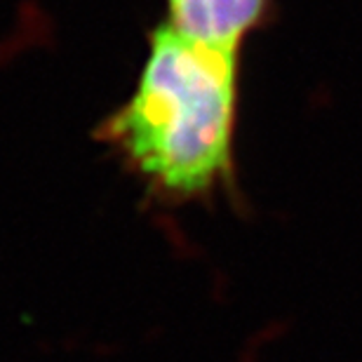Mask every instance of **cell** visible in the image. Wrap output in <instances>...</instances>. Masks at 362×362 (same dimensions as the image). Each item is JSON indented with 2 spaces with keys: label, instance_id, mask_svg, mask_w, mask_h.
<instances>
[{
  "label": "cell",
  "instance_id": "obj_2",
  "mask_svg": "<svg viewBox=\"0 0 362 362\" xmlns=\"http://www.w3.org/2000/svg\"><path fill=\"white\" fill-rule=\"evenodd\" d=\"M271 12L273 0H165L163 21L191 40L243 54Z\"/></svg>",
  "mask_w": 362,
  "mask_h": 362
},
{
  "label": "cell",
  "instance_id": "obj_1",
  "mask_svg": "<svg viewBox=\"0 0 362 362\" xmlns=\"http://www.w3.org/2000/svg\"><path fill=\"white\" fill-rule=\"evenodd\" d=\"M243 54L177 33L160 19L129 97L97 139L165 205L207 202L235 184Z\"/></svg>",
  "mask_w": 362,
  "mask_h": 362
}]
</instances>
